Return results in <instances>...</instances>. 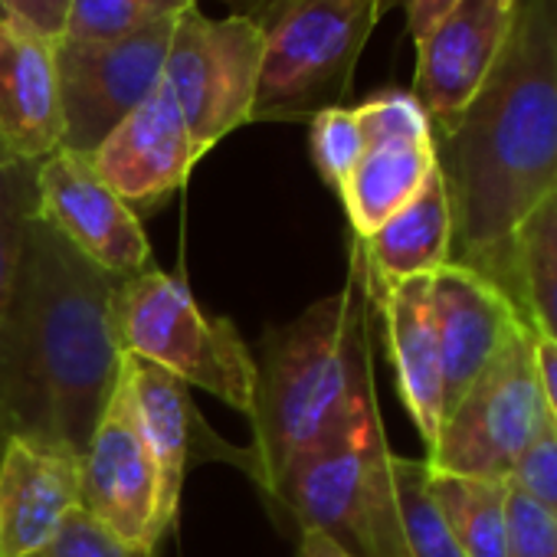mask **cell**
<instances>
[{
	"label": "cell",
	"mask_w": 557,
	"mask_h": 557,
	"mask_svg": "<svg viewBox=\"0 0 557 557\" xmlns=\"http://www.w3.org/2000/svg\"><path fill=\"white\" fill-rule=\"evenodd\" d=\"M262 66V27L246 14L203 17L187 8L177 17L164 63L171 89L194 145L207 154L230 132L252 122V102Z\"/></svg>",
	"instance_id": "obj_8"
},
{
	"label": "cell",
	"mask_w": 557,
	"mask_h": 557,
	"mask_svg": "<svg viewBox=\"0 0 557 557\" xmlns=\"http://www.w3.org/2000/svg\"><path fill=\"white\" fill-rule=\"evenodd\" d=\"M60 145L63 109L53 44L0 17V164H44Z\"/></svg>",
	"instance_id": "obj_16"
},
{
	"label": "cell",
	"mask_w": 557,
	"mask_h": 557,
	"mask_svg": "<svg viewBox=\"0 0 557 557\" xmlns=\"http://www.w3.org/2000/svg\"><path fill=\"white\" fill-rule=\"evenodd\" d=\"M505 557H557V518L508 485V550Z\"/></svg>",
	"instance_id": "obj_29"
},
{
	"label": "cell",
	"mask_w": 557,
	"mask_h": 557,
	"mask_svg": "<svg viewBox=\"0 0 557 557\" xmlns=\"http://www.w3.org/2000/svg\"><path fill=\"white\" fill-rule=\"evenodd\" d=\"M177 17L115 44H53L63 109L60 151L92 154L161 86Z\"/></svg>",
	"instance_id": "obj_10"
},
{
	"label": "cell",
	"mask_w": 557,
	"mask_h": 557,
	"mask_svg": "<svg viewBox=\"0 0 557 557\" xmlns=\"http://www.w3.org/2000/svg\"><path fill=\"white\" fill-rule=\"evenodd\" d=\"M430 302L443 358V417L492 364V358L531 329L521 309L485 275L446 262L430 278Z\"/></svg>",
	"instance_id": "obj_15"
},
{
	"label": "cell",
	"mask_w": 557,
	"mask_h": 557,
	"mask_svg": "<svg viewBox=\"0 0 557 557\" xmlns=\"http://www.w3.org/2000/svg\"><path fill=\"white\" fill-rule=\"evenodd\" d=\"M515 302L531 332L557 348V194L515 233Z\"/></svg>",
	"instance_id": "obj_22"
},
{
	"label": "cell",
	"mask_w": 557,
	"mask_h": 557,
	"mask_svg": "<svg viewBox=\"0 0 557 557\" xmlns=\"http://www.w3.org/2000/svg\"><path fill=\"white\" fill-rule=\"evenodd\" d=\"M309 148H312V164L319 177L335 194H342L345 181L351 177L355 164L364 154V135H361L355 109L335 106L309 119Z\"/></svg>",
	"instance_id": "obj_26"
},
{
	"label": "cell",
	"mask_w": 557,
	"mask_h": 557,
	"mask_svg": "<svg viewBox=\"0 0 557 557\" xmlns=\"http://www.w3.org/2000/svg\"><path fill=\"white\" fill-rule=\"evenodd\" d=\"M348 265V283L335 296L262 335L249 417L262 492L286 462L335 443L377 410L371 293L355 239Z\"/></svg>",
	"instance_id": "obj_3"
},
{
	"label": "cell",
	"mask_w": 557,
	"mask_h": 557,
	"mask_svg": "<svg viewBox=\"0 0 557 557\" xmlns=\"http://www.w3.org/2000/svg\"><path fill=\"white\" fill-rule=\"evenodd\" d=\"M534 361H537V377H541V391H544L547 420L557 430V348L534 335Z\"/></svg>",
	"instance_id": "obj_33"
},
{
	"label": "cell",
	"mask_w": 557,
	"mask_h": 557,
	"mask_svg": "<svg viewBox=\"0 0 557 557\" xmlns=\"http://www.w3.org/2000/svg\"><path fill=\"white\" fill-rule=\"evenodd\" d=\"M436 171V145L426 141H384L368 145L351 177L342 187V207L351 236L364 239L397 210H404Z\"/></svg>",
	"instance_id": "obj_20"
},
{
	"label": "cell",
	"mask_w": 557,
	"mask_h": 557,
	"mask_svg": "<svg viewBox=\"0 0 557 557\" xmlns=\"http://www.w3.org/2000/svg\"><path fill=\"white\" fill-rule=\"evenodd\" d=\"M168 4H177V8H184V11H187V8H194V4H197V0H168Z\"/></svg>",
	"instance_id": "obj_35"
},
{
	"label": "cell",
	"mask_w": 557,
	"mask_h": 557,
	"mask_svg": "<svg viewBox=\"0 0 557 557\" xmlns=\"http://www.w3.org/2000/svg\"><path fill=\"white\" fill-rule=\"evenodd\" d=\"M79 508L128 544L135 557H154L174 528L164 515L161 475L138 420L125 355L119 384L83 453Z\"/></svg>",
	"instance_id": "obj_9"
},
{
	"label": "cell",
	"mask_w": 557,
	"mask_h": 557,
	"mask_svg": "<svg viewBox=\"0 0 557 557\" xmlns=\"http://www.w3.org/2000/svg\"><path fill=\"white\" fill-rule=\"evenodd\" d=\"M177 14L184 8L168 0H70L57 44H115Z\"/></svg>",
	"instance_id": "obj_24"
},
{
	"label": "cell",
	"mask_w": 557,
	"mask_h": 557,
	"mask_svg": "<svg viewBox=\"0 0 557 557\" xmlns=\"http://www.w3.org/2000/svg\"><path fill=\"white\" fill-rule=\"evenodd\" d=\"M430 278L433 275H417L384 289L368 286L371 306L384 319L387 355L404 410L410 413L426 449L436 443L443 426V358L430 302Z\"/></svg>",
	"instance_id": "obj_18"
},
{
	"label": "cell",
	"mask_w": 557,
	"mask_h": 557,
	"mask_svg": "<svg viewBox=\"0 0 557 557\" xmlns=\"http://www.w3.org/2000/svg\"><path fill=\"white\" fill-rule=\"evenodd\" d=\"M115 286L119 278L30 216L0 329V446L34 440L83 459L122 374Z\"/></svg>",
	"instance_id": "obj_2"
},
{
	"label": "cell",
	"mask_w": 557,
	"mask_h": 557,
	"mask_svg": "<svg viewBox=\"0 0 557 557\" xmlns=\"http://www.w3.org/2000/svg\"><path fill=\"white\" fill-rule=\"evenodd\" d=\"M391 485H394V515H391L387 557H462L430 492L426 459H407L391 453Z\"/></svg>",
	"instance_id": "obj_23"
},
{
	"label": "cell",
	"mask_w": 557,
	"mask_h": 557,
	"mask_svg": "<svg viewBox=\"0 0 557 557\" xmlns=\"http://www.w3.org/2000/svg\"><path fill=\"white\" fill-rule=\"evenodd\" d=\"M262 27L252 122H309L342 106L384 0H249Z\"/></svg>",
	"instance_id": "obj_4"
},
{
	"label": "cell",
	"mask_w": 557,
	"mask_h": 557,
	"mask_svg": "<svg viewBox=\"0 0 557 557\" xmlns=\"http://www.w3.org/2000/svg\"><path fill=\"white\" fill-rule=\"evenodd\" d=\"M37 216L119 283L151 269L141 220L96 174L86 154L57 151L37 168Z\"/></svg>",
	"instance_id": "obj_11"
},
{
	"label": "cell",
	"mask_w": 557,
	"mask_h": 557,
	"mask_svg": "<svg viewBox=\"0 0 557 557\" xmlns=\"http://www.w3.org/2000/svg\"><path fill=\"white\" fill-rule=\"evenodd\" d=\"M430 492L462 557H505L508 550V482L449 475L430 469Z\"/></svg>",
	"instance_id": "obj_21"
},
{
	"label": "cell",
	"mask_w": 557,
	"mask_h": 557,
	"mask_svg": "<svg viewBox=\"0 0 557 557\" xmlns=\"http://www.w3.org/2000/svg\"><path fill=\"white\" fill-rule=\"evenodd\" d=\"M355 243L361 249L371 289L440 272L453 259V210L440 168L404 210Z\"/></svg>",
	"instance_id": "obj_19"
},
{
	"label": "cell",
	"mask_w": 557,
	"mask_h": 557,
	"mask_svg": "<svg viewBox=\"0 0 557 557\" xmlns=\"http://www.w3.org/2000/svg\"><path fill=\"white\" fill-rule=\"evenodd\" d=\"M391 488V446L374 410L335 443L286 462L262 492L299 531H319L351 557L374 554L377 521Z\"/></svg>",
	"instance_id": "obj_6"
},
{
	"label": "cell",
	"mask_w": 557,
	"mask_h": 557,
	"mask_svg": "<svg viewBox=\"0 0 557 557\" xmlns=\"http://www.w3.org/2000/svg\"><path fill=\"white\" fill-rule=\"evenodd\" d=\"M66 11H70V0H0V17H11L24 27L37 30L50 44L60 40Z\"/></svg>",
	"instance_id": "obj_31"
},
{
	"label": "cell",
	"mask_w": 557,
	"mask_h": 557,
	"mask_svg": "<svg viewBox=\"0 0 557 557\" xmlns=\"http://www.w3.org/2000/svg\"><path fill=\"white\" fill-rule=\"evenodd\" d=\"M515 21V0H459L417 44L413 99L433 132L449 128L492 73Z\"/></svg>",
	"instance_id": "obj_14"
},
{
	"label": "cell",
	"mask_w": 557,
	"mask_h": 557,
	"mask_svg": "<svg viewBox=\"0 0 557 557\" xmlns=\"http://www.w3.org/2000/svg\"><path fill=\"white\" fill-rule=\"evenodd\" d=\"M397 4L407 14V34L413 37V44H420L459 4V0H384V11H391Z\"/></svg>",
	"instance_id": "obj_32"
},
{
	"label": "cell",
	"mask_w": 557,
	"mask_h": 557,
	"mask_svg": "<svg viewBox=\"0 0 557 557\" xmlns=\"http://www.w3.org/2000/svg\"><path fill=\"white\" fill-rule=\"evenodd\" d=\"M547 423L534 361V332L521 329L443 417L426 466L449 475L508 482L515 462Z\"/></svg>",
	"instance_id": "obj_7"
},
{
	"label": "cell",
	"mask_w": 557,
	"mask_h": 557,
	"mask_svg": "<svg viewBox=\"0 0 557 557\" xmlns=\"http://www.w3.org/2000/svg\"><path fill=\"white\" fill-rule=\"evenodd\" d=\"M112 332L122 355L145 358L252 417L256 358L230 319L200 309L184 275L145 269L122 278L112 296Z\"/></svg>",
	"instance_id": "obj_5"
},
{
	"label": "cell",
	"mask_w": 557,
	"mask_h": 557,
	"mask_svg": "<svg viewBox=\"0 0 557 557\" xmlns=\"http://www.w3.org/2000/svg\"><path fill=\"white\" fill-rule=\"evenodd\" d=\"M96 174L141 220L164 207L187 181L203 151L194 145L187 122L161 83L92 154Z\"/></svg>",
	"instance_id": "obj_12"
},
{
	"label": "cell",
	"mask_w": 557,
	"mask_h": 557,
	"mask_svg": "<svg viewBox=\"0 0 557 557\" xmlns=\"http://www.w3.org/2000/svg\"><path fill=\"white\" fill-rule=\"evenodd\" d=\"M508 485L544 508L550 518H557V430L550 426V420L515 462Z\"/></svg>",
	"instance_id": "obj_28"
},
{
	"label": "cell",
	"mask_w": 557,
	"mask_h": 557,
	"mask_svg": "<svg viewBox=\"0 0 557 557\" xmlns=\"http://www.w3.org/2000/svg\"><path fill=\"white\" fill-rule=\"evenodd\" d=\"M125 371L132 381L145 440L158 462L161 502H164V515L171 518V524L177 521V511H181V492H184L187 472L197 462L239 466L259 485V459L252 446H233L216 430H210L203 413L197 410L190 387L181 377L135 355H125Z\"/></svg>",
	"instance_id": "obj_13"
},
{
	"label": "cell",
	"mask_w": 557,
	"mask_h": 557,
	"mask_svg": "<svg viewBox=\"0 0 557 557\" xmlns=\"http://www.w3.org/2000/svg\"><path fill=\"white\" fill-rule=\"evenodd\" d=\"M83 459L63 446L8 440L0 446V557H37L79 508Z\"/></svg>",
	"instance_id": "obj_17"
},
{
	"label": "cell",
	"mask_w": 557,
	"mask_h": 557,
	"mask_svg": "<svg viewBox=\"0 0 557 557\" xmlns=\"http://www.w3.org/2000/svg\"><path fill=\"white\" fill-rule=\"evenodd\" d=\"M433 145L453 210L449 262L515 302V233L557 194V0H515L492 73Z\"/></svg>",
	"instance_id": "obj_1"
},
{
	"label": "cell",
	"mask_w": 557,
	"mask_h": 557,
	"mask_svg": "<svg viewBox=\"0 0 557 557\" xmlns=\"http://www.w3.org/2000/svg\"><path fill=\"white\" fill-rule=\"evenodd\" d=\"M37 557H135V554L89 511L73 508L63 528L57 531V537Z\"/></svg>",
	"instance_id": "obj_30"
},
{
	"label": "cell",
	"mask_w": 557,
	"mask_h": 557,
	"mask_svg": "<svg viewBox=\"0 0 557 557\" xmlns=\"http://www.w3.org/2000/svg\"><path fill=\"white\" fill-rule=\"evenodd\" d=\"M364 148L384 141H426L433 138V125L413 92H381L355 109Z\"/></svg>",
	"instance_id": "obj_27"
},
{
	"label": "cell",
	"mask_w": 557,
	"mask_h": 557,
	"mask_svg": "<svg viewBox=\"0 0 557 557\" xmlns=\"http://www.w3.org/2000/svg\"><path fill=\"white\" fill-rule=\"evenodd\" d=\"M299 557H351V554L319 531H299Z\"/></svg>",
	"instance_id": "obj_34"
},
{
	"label": "cell",
	"mask_w": 557,
	"mask_h": 557,
	"mask_svg": "<svg viewBox=\"0 0 557 557\" xmlns=\"http://www.w3.org/2000/svg\"><path fill=\"white\" fill-rule=\"evenodd\" d=\"M37 168L40 164H0V329L14 293L24 230L37 213Z\"/></svg>",
	"instance_id": "obj_25"
}]
</instances>
